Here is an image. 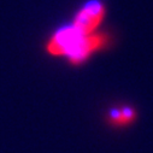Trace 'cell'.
<instances>
[{
    "label": "cell",
    "instance_id": "cell-1",
    "mask_svg": "<svg viewBox=\"0 0 153 153\" xmlns=\"http://www.w3.org/2000/svg\"><path fill=\"white\" fill-rule=\"evenodd\" d=\"M105 16V7L100 0H91L75 15L71 25L82 35L94 34Z\"/></svg>",
    "mask_w": 153,
    "mask_h": 153
},
{
    "label": "cell",
    "instance_id": "cell-2",
    "mask_svg": "<svg viewBox=\"0 0 153 153\" xmlns=\"http://www.w3.org/2000/svg\"><path fill=\"white\" fill-rule=\"evenodd\" d=\"M136 113L131 107L124 106L120 108H113L110 111V120L114 124H129L135 120Z\"/></svg>",
    "mask_w": 153,
    "mask_h": 153
}]
</instances>
